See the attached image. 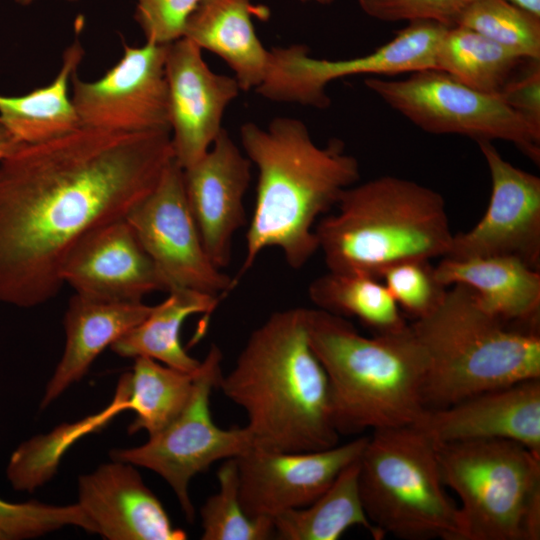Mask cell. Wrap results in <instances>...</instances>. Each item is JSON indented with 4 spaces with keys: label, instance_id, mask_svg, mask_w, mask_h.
<instances>
[{
    "label": "cell",
    "instance_id": "cell-1",
    "mask_svg": "<svg viewBox=\"0 0 540 540\" xmlns=\"http://www.w3.org/2000/svg\"><path fill=\"white\" fill-rule=\"evenodd\" d=\"M173 159L170 132L83 126L0 157V301L29 308L55 297L78 243L126 218Z\"/></svg>",
    "mask_w": 540,
    "mask_h": 540
},
{
    "label": "cell",
    "instance_id": "cell-2",
    "mask_svg": "<svg viewBox=\"0 0 540 540\" xmlns=\"http://www.w3.org/2000/svg\"><path fill=\"white\" fill-rule=\"evenodd\" d=\"M240 136L245 155L258 169V182L235 280L267 248H278L291 268L300 269L318 251V218L359 180V163L342 140L318 146L305 123L291 117H276L266 128L244 123Z\"/></svg>",
    "mask_w": 540,
    "mask_h": 540
},
{
    "label": "cell",
    "instance_id": "cell-3",
    "mask_svg": "<svg viewBox=\"0 0 540 540\" xmlns=\"http://www.w3.org/2000/svg\"><path fill=\"white\" fill-rule=\"evenodd\" d=\"M217 386L245 411L252 447L306 452L338 444L329 379L309 341L308 308L272 313Z\"/></svg>",
    "mask_w": 540,
    "mask_h": 540
},
{
    "label": "cell",
    "instance_id": "cell-4",
    "mask_svg": "<svg viewBox=\"0 0 540 540\" xmlns=\"http://www.w3.org/2000/svg\"><path fill=\"white\" fill-rule=\"evenodd\" d=\"M308 336L329 379L340 435L420 422L427 361L410 324L366 337L344 317L308 308Z\"/></svg>",
    "mask_w": 540,
    "mask_h": 540
},
{
    "label": "cell",
    "instance_id": "cell-5",
    "mask_svg": "<svg viewBox=\"0 0 540 540\" xmlns=\"http://www.w3.org/2000/svg\"><path fill=\"white\" fill-rule=\"evenodd\" d=\"M315 226L329 271L379 279L411 260L446 257L453 234L443 197L417 182L382 176L347 188Z\"/></svg>",
    "mask_w": 540,
    "mask_h": 540
},
{
    "label": "cell",
    "instance_id": "cell-6",
    "mask_svg": "<svg viewBox=\"0 0 540 540\" xmlns=\"http://www.w3.org/2000/svg\"><path fill=\"white\" fill-rule=\"evenodd\" d=\"M427 361L424 403L439 409L496 388L540 379L539 331L511 327L454 284L410 324Z\"/></svg>",
    "mask_w": 540,
    "mask_h": 540
},
{
    "label": "cell",
    "instance_id": "cell-7",
    "mask_svg": "<svg viewBox=\"0 0 540 540\" xmlns=\"http://www.w3.org/2000/svg\"><path fill=\"white\" fill-rule=\"evenodd\" d=\"M358 465L365 513L383 537L458 540V505L445 490L435 443L421 429L372 431Z\"/></svg>",
    "mask_w": 540,
    "mask_h": 540
},
{
    "label": "cell",
    "instance_id": "cell-8",
    "mask_svg": "<svg viewBox=\"0 0 540 540\" xmlns=\"http://www.w3.org/2000/svg\"><path fill=\"white\" fill-rule=\"evenodd\" d=\"M435 446L443 483L460 500L458 540L540 538V454L501 439Z\"/></svg>",
    "mask_w": 540,
    "mask_h": 540
},
{
    "label": "cell",
    "instance_id": "cell-9",
    "mask_svg": "<svg viewBox=\"0 0 540 540\" xmlns=\"http://www.w3.org/2000/svg\"><path fill=\"white\" fill-rule=\"evenodd\" d=\"M364 84L428 133L459 134L476 142L507 141L536 164L540 162V130L500 94L475 90L437 69L412 72L400 80L368 77Z\"/></svg>",
    "mask_w": 540,
    "mask_h": 540
},
{
    "label": "cell",
    "instance_id": "cell-10",
    "mask_svg": "<svg viewBox=\"0 0 540 540\" xmlns=\"http://www.w3.org/2000/svg\"><path fill=\"white\" fill-rule=\"evenodd\" d=\"M222 352L212 344L194 377L191 397L181 413L143 445L114 449L113 460L152 470L174 491L189 522L195 509L189 494L194 476L220 460L236 458L252 447L245 427L222 429L211 416L210 396L218 385Z\"/></svg>",
    "mask_w": 540,
    "mask_h": 540
},
{
    "label": "cell",
    "instance_id": "cell-11",
    "mask_svg": "<svg viewBox=\"0 0 540 540\" xmlns=\"http://www.w3.org/2000/svg\"><path fill=\"white\" fill-rule=\"evenodd\" d=\"M447 26L434 21H413L395 37L364 56L344 59H317L303 44L274 47L263 82L255 89L275 102L298 103L318 109L331 100L326 87L334 80L354 76H389L435 69L436 52Z\"/></svg>",
    "mask_w": 540,
    "mask_h": 540
},
{
    "label": "cell",
    "instance_id": "cell-12",
    "mask_svg": "<svg viewBox=\"0 0 540 540\" xmlns=\"http://www.w3.org/2000/svg\"><path fill=\"white\" fill-rule=\"evenodd\" d=\"M166 287L222 297L237 284L208 256L185 193L183 168L173 159L158 183L126 216Z\"/></svg>",
    "mask_w": 540,
    "mask_h": 540
},
{
    "label": "cell",
    "instance_id": "cell-13",
    "mask_svg": "<svg viewBox=\"0 0 540 540\" xmlns=\"http://www.w3.org/2000/svg\"><path fill=\"white\" fill-rule=\"evenodd\" d=\"M168 44L123 43L119 62L96 81H84L75 72L71 98L81 126L124 133L171 132L165 73Z\"/></svg>",
    "mask_w": 540,
    "mask_h": 540
},
{
    "label": "cell",
    "instance_id": "cell-14",
    "mask_svg": "<svg viewBox=\"0 0 540 540\" xmlns=\"http://www.w3.org/2000/svg\"><path fill=\"white\" fill-rule=\"evenodd\" d=\"M487 163L492 192L482 219L453 235L446 257H515L540 270V178L506 161L490 141L477 142Z\"/></svg>",
    "mask_w": 540,
    "mask_h": 540
},
{
    "label": "cell",
    "instance_id": "cell-15",
    "mask_svg": "<svg viewBox=\"0 0 540 540\" xmlns=\"http://www.w3.org/2000/svg\"><path fill=\"white\" fill-rule=\"evenodd\" d=\"M368 436L306 452L251 447L236 457L239 498L245 513L274 519L316 500L348 465L361 456Z\"/></svg>",
    "mask_w": 540,
    "mask_h": 540
},
{
    "label": "cell",
    "instance_id": "cell-16",
    "mask_svg": "<svg viewBox=\"0 0 540 540\" xmlns=\"http://www.w3.org/2000/svg\"><path fill=\"white\" fill-rule=\"evenodd\" d=\"M165 73L174 159L185 169L210 149L241 88L235 77L213 72L201 48L185 37L168 44Z\"/></svg>",
    "mask_w": 540,
    "mask_h": 540
},
{
    "label": "cell",
    "instance_id": "cell-17",
    "mask_svg": "<svg viewBox=\"0 0 540 540\" xmlns=\"http://www.w3.org/2000/svg\"><path fill=\"white\" fill-rule=\"evenodd\" d=\"M251 164L222 129L206 154L183 169L189 208L208 256L220 269L231 262L234 234L246 223L243 199Z\"/></svg>",
    "mask_w": 540,
    "mask_h": 540
},
{
    "label": "cell",
    "instance_id": "cell-18",
    "mask_svg": "<svg viewBox=\"0 0 540 540\" xmlns=\"http://www.w3.org/2000/svg\"><path fill=\"white\" fill-rule=\"evenodd\" d=\"M62 279L76 294L104 300L143 301L147 294L166 291L126 218L85 236L67 258Z\"/></svg>",
    "mask_w": 540,
    "mask_h": 540
},
{
    "label": "cell",
    "instance_id": "cell-19",
    "mask_svg": "<svg viewBox=\"0 0 540 540\" xmlns=\"http://www.w3.org/2000/svg\"><path fill=\"white\" fill-rule=\"evenodd\" d=\"M416 427L435 443L501 439L540 454V379L428 409Z\"/></svg>",
    "mask_w": 540,
    "mask_h": 540
},
{
    "label": "cell",
    "instance_id": "cell-20",
    "mask_svg": "<svg viewBox=\"0 0 540 540\" xmlns=\"http://www.w3.org/2000/svg\"><path fill=\"white\" fill-rule=\"evenodd\" d=\"M108 540H184L132 464L114 460L79 477L78 502Z\"/></svg>",
    "mask_w": 540,
    "mask_h": 540
},
{
    "label": "cell",
    "instance_id": "cell-21",
    "mask_svg": "<svg viewBox=\"0 0 540 540\" xmlns=\"http://www.w3.org/2000/svg\"><path fill=\"white\" fill-rule=\"evenodd\" d=\"M445 287L462 284L476 294L479 304L503 323L539 331L540 271L510 256L451 259L434 267Z\"/></svg>",
    "mask_w": 540,
    "mask_h": 540
},
{
    "label": "cell",
    "instance_id": "cell-22",
    "mask_svg": "<svg viewBox=\"0 0 540 540\" xmlns=\"http://www.w3.org/2000/svg\"><path fill=\"white\" fill-rule=\"evenodd\" d=\"M143 301H114L74 294L64 316L65 348L40 408H46L86 375L108 346L138 325L150 312Z\"/></svg>",
    "mask_w": 540,
    "mask_h": 540
},
{
    "label": "cell",
    "instance_id": "cell-23",
    "mask_svg": "<svg viewBox=\"0 0 540 540\" xmlns=\"http://www.w3.org/2000/svg\"><path fill=\"white\" fill-rule=\"evenodd\" d=\"M257 13L264 12L251 0H202L188 17L182 36L222 58L243 91L263 82L270 63V50L252 22Z\"/></svg>",
    "mask_w": 540,
    "mask_h": 540
},
{
    "label": "cell",
    "instance_id": "cell-24",
    "mask_svg": "<svg viewBox=\"0 0 540 540\" xmlns=\"http://www.w3.org/2000/svg\"><path fill=\"white\" fill-rule=\"evenodd\" d=\"M79 39L66 48L62 66L46 86L22 96L0 95V157L21 146L42 143L81 127L69 82L84 57Z\"/></svg>",
    "mask_w": 540,
    "mask_h": 540
},
{
    "label": "cell",
    "instance_id": "cell-25",
    "mask_svg": "<svg viewBox=\"0 0 540 540\" xmlns=\"http://www.w3.org/2000/svg\"><path fill=\"white\" fill-rule=\"evenodd\" d=\"M221 297L177 288L159 304L151 306L148 315L111 345L122 357H148L169 367L195 373L201 361L183 348L180 334L185 320L195 314L210 315Z\"/></svg>",
    "mask_w": 540,
    "mask_h": 540
},
{
    "label": "cell",
    "instance_id": "cell-26",
    "mask_svg": "<svg viewBox=\"0 0 540 540\" xmlns=\"http://www.w3.org/2000/svg\"><path fill=\"white\" fill-rule=\"evenodd\" d=\"M358 460L343 469L311 504L277 515L273 519L275 539L337 540L354 526L363 527L376 540L382 539L362 504Z\"/></svg>",
    "mask_w": 540,
    "mask_h": 540
},
{
    "label": "cell",
    "instance_id": "cell-27",
    "mask_svg": "<svg viewBox=\"0 0 540 540\" xmlns=\"http://www.w3.org/2000/svg\"><path fill=\"white\" fill-rule=\"evenodd\" d=\"M526 60L473 30L451 26L439 42L435 69L475 90L500 94Z\"/></svg>",
    "mask_w": 540,
    "mask_h": 540
},
{
    "label": "cell",
    "instance_id": "cell-28",
    "mask_svg": "<svg viewBox=\"0 0 540 540\" xmlns=\"http://www.w3.org/2000/svg\"><path fill=\"white\" fill-rule=\"evenodd\" d=\"M308 295L318 309L355 317L375 333L394 332L407 326L385 285L368 275L329 271L310 283Z\"/></svg>",
    "mask_w": 540,
    "mask_h": 540
},
{
    "label": "cell",
    "instance_id": "cell-29",
    "mask_svg": "<svg viewBox=\"0 0 540 540\" xmlns=\"http://www.w3.org/2000/svg\"><path fill=\"white\" fill-rule=\"evenodd\" d=\"M134 360L132 370L123 374L131 410L136 414L128 432L145 430L150 437L164 429L185 408L196 372H184L148 357Z\"/></svg>",
    "mask_w": 540,
    "mask_h": 540
},
{
    "label": "cell",
    "instance_id": "cell-30",
    "mask_svg": "<svg viewBox=\"0 0 540 540\" xmlns=\"http://www.w3.org/2000/svg\"><path fill=\"white\" fill-rule=\"evenodd\" d=\"M453 26L473 30L521 58L540 60V16L508 0H472Z\"/></svg>",
    "mask_w": 540,
    "mask_h": 540
},
{
    "label": "cell",
    "instance_id": "cell-31",
    "mask_svg": "<svg viewBox=\"0 0 540 540\" xmlns=\"http://www.w3.org/2000/svg\"><path fill=\"white\" fill-rule=\"evenodd\" d=\"M218 491L200 509L203 540H267L275 538L273 519L248 516L240 502L236 458L217 471Z\"/></svg>",
    "mask_w": 540,
    "mask_h": 540
},
{
    "label": "cell",
    "instance_id": "cell-32",
    "mask_svg": "<svg viewBox=\"0 0 540 540\" xmlns=\"http://www.w3.org/2000/svg\"><path fill=\"white\" fill-rule=\"evenodd\" d=\"M399 307L418 319L432 311L443 299L446 287L436 278L430 260H411L384 270L379 280Z\"/></svg>",
    "mask_w": 540,
    "mask_h": 540
},
{
    "label": "cell",
    "instance_id": "cell-33",
    "mask_svg": "<svg viewBox=\"0 0 540 540\" xmlns=\"http://www.w3.org/2000/svg\"><path fill=\"white\" fill-rule=\"evenodd\" d=\"M81 522L76 504L13 503L0 498V540L36 538L65 526H79Z\"/></svg>",
    "mask_w": 540,
    "mask_h": 540
},
{
    "label": "cell",
    "instance_id": "cell-34",
    "mask_svg": "<svg viewBox=\"0 0 540 540\" xmlns=\"http://www.w3.org/2000/svg\"><path fill=\"white\" fill-rule=\"evenodd\" d=\"M472 0H358L368 16L385 22L434 21L451 27Z\"/></svg>",
    "mask_w": 540,
    "mask_h": 540
},
{
    "label": "cell",
    "instance_id": "cell-35",
    "mask_svg": "<svg viewBox=\"0 0 540 540\" xmlns=\"http://www.w3.org/2000/svg\"><path fill=\"white\" fill-rule=\"evenodd\" d=\"M202 0H137L134 14L146 42L168 44L183 36L185 23Z\"/></svg>",
    "mask_w": 540,
    "mask_h": 540
},
{
    "label": "cell",
    "instance_id": "cell-36",
    "mask_svg": "<svg viewBox=\"0 0 540 540\" xmlns=\"http://www.w3.org/2000/svg\"><path fill=\"white\" fill-rule=\"evenodd\" d=\"M540 60H528L520 77H511L500 95L534 128L540 130Z\"/></svg>",
    "mask_w": 540,
    "mask_h": 540
},
{
    "label": "cell",
    "instance_id": "cell-37",
    "mask_svg": "<svg viewBox=\"0 0 540 540\" xmlns=\"http://www.w3.org/2000/svg\"><path fill=\"white\" fill-rule=\"evenodd\" d=\"M521 8L540 16V0H508Z\"/></svg>",
    "mask_w": 540,
    "mask_h": 540
},
{
    "label": "cell",
    "instance_id": "cell-38",
    "mask_svg": "<svg viewBox=\"0 0 540 540\" xmlns=\"http://www.w3.org/2000/svg\"><path fill=\"white\" fill-rule=\"evenodd\" d=\"M300 1H303V2L314 1L319 4L328 5V4H331L334 0H300Z\"/></svg>",
    "mask_w": 540,
    "mask_h": 540
},
{
    "label": "cell",
    "instance_id": "cell-39",
    "mask_svg": "<svg viewBox=\"0 0 540 540\" xmlns=\"http://www.w3.org/2000/svg\"><path fill=\"white\" fill-rule=\"evenodd\" d=\"M34 0H16L17 3L21 4V5H29L30 3H32ZM68 1H76V0H68Z\"/></svg>",
    "mask_w": 540,
    "mask_h": 540
}]
</instances>
